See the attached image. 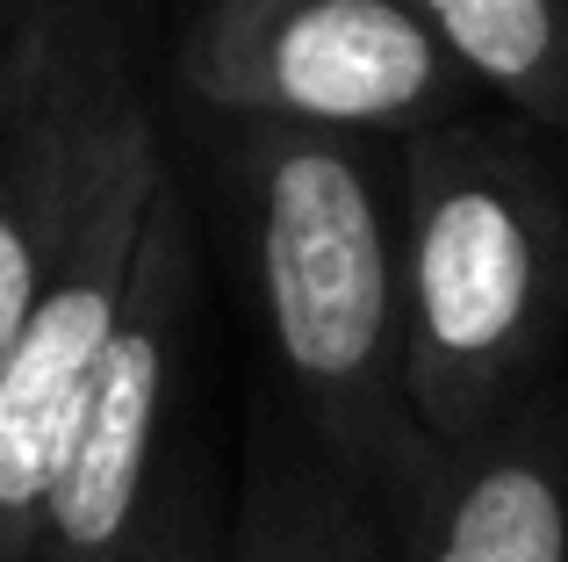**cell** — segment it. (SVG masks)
Masks as SVG:
<instances>
[{"label":"cell","mask_w":568,"mask_h":562,"mask_svg":"<svg viewBox=\"0 0 568 562\" xmlns=\"http://www.w3.org/2000/svg\"><path fill=\"white\" fill-rule=\"evenodd\" d=\"M403 382L432 448L489 433L568 375V167L504 109L396 144Z\"/></svg>","instance_id":"7a4b0ae2"},{"label":"cell","mask_w":568,"mask_h":562,"mask_svg":"<svg viewBox=\"0 0 568 562\" xmlns=\"http://www.w3.org/2000/svg\"><path fill=\"white\" fill-rule=\"evenodd\" d=\"M166 109L417 138L483 94L417 0H187L166 29Z\"/></svg>","instance_id":"277c9868"},{"label":"cell","mask_w":568,"mask_h":562,"mask_svg":"<svg viewBox=\"0 0 568 562\" xmlns=\"http://www.w3.org/2000/svg\"><path fill=\"white\" fill-rule=\"evenodd\" d=\"M166 138L159 0H0V361Z\"/></svg>","instance_id":"3957f363"},{"label":"cell","mask_w":568,"mask_h":562,"mask_svg":"<svg viewBox=\"0 0 568 562\" xmlns=\"http://www.w3.org/2000/svg\"><path fill=\"white\" fill-rule=\"evenodd\" d=\"M388 562H568V375L460 448H432L382 512Z\"/></svg>","instance_id":"52a82bcc"},{"label":"cell","mask_w":568,"mask_h":562,"mask_svg":"<svg viewBox=\"0 0 568 562\" xmlns=\"http://www.w3.org/2000/svg\"><path fill=\"white\" fill-rule=\"evenodd\" d=\"M194 310H202V217H194V173L181 144H166L144 202L130 303L80 411L58 491L43 505L37 562H130L166 476V419L187 375Z\"/></svg>","instance_id":"5b68a950"},{"label":"cell","mask_w":568,"mask_h":562,"mask_svg":"<svg viewBox=\"0 0 568 562\" xmlns=\"http://www.w3.org/2000/svg\"><path fill=\"white\" fill-rule=\"evenodd\" d=\"M159 159L109 202V217L80 239V253L51 274V289L37 295V310L22 318L8 361H0V562H37L43 505L58 491V469L72 454L80 411L94 397L101 361H109L130 303L138 231H144Z\"/></svg>","instance_id":"8992f818"},{"label":"cell","mask_w":568,"mask_h":562,"mask_svg":"<svg viewBox=\"0 0 568 562\" xmlns=\"http://www.w3.org/2000/svg\"><path fill=\"white\" fill-rule=\"evenodd\" d=\"M173 144L216 202L266 347V382L288 397L338 476L388 512L432 462L403 382V138L173 116Z\"/></svg>","instance_id":"6da1fadb"},{"label":"cell","mask_w":568,"mask_h":562,"mask_svg":"<svg viewBox=\"0 0 568 562\" xmlns=\"http://www.w3.org/2000/svg\"><path fill=\"white\" fill-rule=\"evenodd\" d=\"M555 144H561V167H568V138H555Z\"/></svg>","instance_id":"8fae6325"},{"label":"cell","mask_w":568,"mask_h":562,"mask_svg":"<svg viewBox=\"0 0 568 562\" xmlns=\"http://www.w3.org/2000/svg\"><path fill=\"white\" fill-rule=\"evenodd\" d=\"M489 109L568 138V0H417Z\"/></svg>","instance_id":"9c48e42d"},{"label":"cell","mask_w":568,"mask_h":562,"mask_svg":"<svg viewBox=\"0 0 568 562\" xmlns=\"http://www.w3.org/2000/svg\"><path fill=\"white\" fill-rule=\"evenodd\" d=\"M223 562H388L382 512L332 469L274 382L252 390Z\"/></svg>","instance_id":"ba28073f"},{"label":"cell","mask_w":568,"mask_h":562,"mask_svg":"<svg viewBox=\"0 0 568 562\" xmlns=\"http://www.w3.org/2000/svg\"><path fill=\"white\" fill-rule=\"evenodd\" d=\"M223 534H231V512L216 498V476L202 454H181L159 476L152 520H144L130 562H223Z\"/></svg>","instance_id":"30bf717a"}]
</instances>
